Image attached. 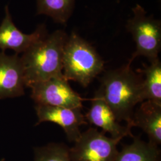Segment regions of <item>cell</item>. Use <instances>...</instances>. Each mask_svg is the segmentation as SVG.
I'll return each mask as SVG.
<instances>
[{
    "mask_svg": "<svg viewBox=\"0 0 161 161\" xmlns=\"http://www.w3.org/2000/svg\"><path fill=\"white\" fill-rule=\"evenodd\" d=\"M131 63L106 72L98 90L115 115L116 120L125 121L132 128L135 106L144 101L143 78L131 68Z\"/></svg>",
    "mask_w": 161,
    "mask_h": 161,
    "instance_id": "obj_1",
    "label": "cell"
},
{
    "mask_svg": "<svg viewBox=\"0 0 161 161\" xmlns=\"http://www.w3.org/2000/svg\"><path fill=\"white\" fill-rule=\"evenodd\" d=\"M68 35L57 30L35 42L20 57L26 87L63 74L64 47Z\"/></svg>",
    "mask_w": 161,
    "mask_h": 161,
    "instance_id": "obj_2",
    "label": "cell"
},
{
    "mask_svg": "<svg viewBox=\"0 0 161 161\" xmlns=\"http://www.w3.org/2000/svg\"><path fill=\"white\" fill-rule=\"evenodd\" d=\"M103 69L104 61L95 48L72 32L64 47V77L87 87Z\"/></svg>",
    "mask_w": 161,
    "mask_h": 161,
    "instance_id": "obj_3",
    "label": "cell"
},
{
    "mask_svg": "<svg viewBox=\"0 0 161 161\" xmlns=\"http://www.w3.org/2000/svg\"><path fill=\"white\" fill-rule=\"evenodd\" d=\"M133 16L129 19L127 29L132 35L136 44V50L129 62L138 56H144L150 62L159 58L161 48V20L147 16V13L140 4L133 8Z\"/></svg>",
    "mask_w": 161,
    "mask_h": 161,
    "instance_id": "obj_4",
    "label": "cell"
},
{
    "mask_svg": "<svg viewBox=\"0 0 161 161\" xmlns=\"http://www.w3.org/2000/svg\"><path fill=\"white\" fill-rule=\"evenodd\" d=\"M122 139L107 137L103 131L90 128L80 133L74 146L69 148L72 161H115Z\"/></svg>",
    "mask_w": 161,
    "mask_h": 161,
    "instance_id": "obj_5",
    "label": "cell"
},
{
    "mask_svg": "<svg viewBox=\"0 0 161 161\" xmlns=\"http://www.w3.org/2000/svg\"><path fill=\"white\" fill-rule=\"evenodd\" d=\"M31 97L35 104L82 109L84 100L71 88L64 76L31 84Z\"/></svg>",
    "mask_w": 161,
    "mask_h": 161,
    "instance_id": "obj_6",
    "label": "cell"
},
{
    "mask_svg": "<svg viewBox=\"0 0 161 161\" xmlns=\"http://www.w3.org/2000/svg\"><path fill=\"white\" fill-rule=\"evenodd\" d=\"M35 110L38 118L36 125L45 122L55 123L63 128L70 142H75L79 138L81 133L80 128L87 124L82 109L35 104Z\"/></svg>",
    "mask_w": 161,
    "mask_h": 161,
    "instance_id": "obj_7",
    "label": "cell"
},
{
    "mask_svg": "<svg viewBox=\"0 0 161 161\" xmlns=\"http://www.w3.org/2000/svg\"><path fill=\"white\" fill-rule=\"evenodd\" d=\"M5 17L0 25V49L12 50L16 54L23 53L35 42L47 35L44 25H40L31 34L21 32L13 22L8 6L5 7Z\"/></svg>",
    "mask_w": 161,
    "mask_h": 161,
    "instance_id": "obj_8",
    "label": "cell"
},
{
    "mask_svg": "<svg viewBox=\"0 0 161 161\" xmlns=\"http://www.w3.org/2000/svg\"><path fill=\"white\" fill-rule=\"evenodd\" d=\"M26 88L23 66L17 54L0 53V100L18 97L25 94Z\"/></svg>",
    "mask_w": 161,
    "mask_h": 161,
    "instance_id": "obj_9",
    "label": "cell"
},
{
    "mask_svg": "<svg viewBox=\"0 0 161 161\" xmlns=\"http://www.w3.org/2000/svg\"><path fill=\"white\" fill-rule=\"evenodd\" d=\"M85 118L91 124L101 128L103 132H109L112 138L122 139L127 136L134 137L131 128L120 125L99 90L92 98L90 109Z\"/></svg>",
    "mask_w": 161,
    "mask_h": 161,
    "instance_id": "obj_10",
    "label": "cell"
},
{
    "mask_svg": "<svg viewBox=\"0 0 161 161\" xmlns=\"http://www.w3.org/2000/svg\"><path fill=\"white\" fill-rule=\"evenodd\" d=\"M132 127L140 128L149 137V142L161 144V104L144 100L132 116Z\"/></svg>",
    "mask_w": 161,
    "mask_h": 161,
    "instance_id": "obj_11",
    "label": "cell"
},
{
    "mask_svg": "<svg viewBox=\"0 0 161 161\" xmlns=\"http://www.w3.org/2000/svg\"><path fill=\"white\" fill-rule=\"evenodd\" d=\"M130 144L123 146L115 161H160L161 150L158 146L134 137Z\"/></svg>",
    "mask_w": 161,
    "mask_h": 161,
    "instance_id": "obj_12",
    "label": "cell"
},
{
    "mask_svg": "<svg viewBox=\"0 0 161 161\" xmlns=\"http://www.w3.org/2000/svg\"><path fill=\"white\" fill-rule=\"evenodd\" d=\"M144 75L143 90L144 100H151L161 104V63L159 58L144 66L141 70Z\"/></svg>",
    "mask_w": 161,
    "mask_h": 161,
    "instance_id": "obj_13",
    "label": "cell"
},
{
    "mask_svg": "<svg viewBox=\"0 0 161 161\" xmlns=\"http://www.w3.org/2000/svg\"><path fill=\"white\" fill-rule=\"evenodd\" d=\"M37 14L52 17L57 23L64 25L71 16L75 0H36Z\"/></svg>",
    "mask_w": 161,
    "mask_h": 161,
    "instance_id": "obj_14",
    "label": "cell"
},
{
    "mask_svg": "<svg viewBox=\"0 0 161 161\" xmlns=\"http://www.w3.org/2000/svg\"><path fill=\"white\" fill-rule=\"evenodd\" d=\"M34 161H72L69 148L62 143H52L34 149Z\"/></svg>",
    "mask_w": 161,
    "mask_h": 161,
    "instance_id": "obj_15",
    "label": "cell"
}]
</instances>
